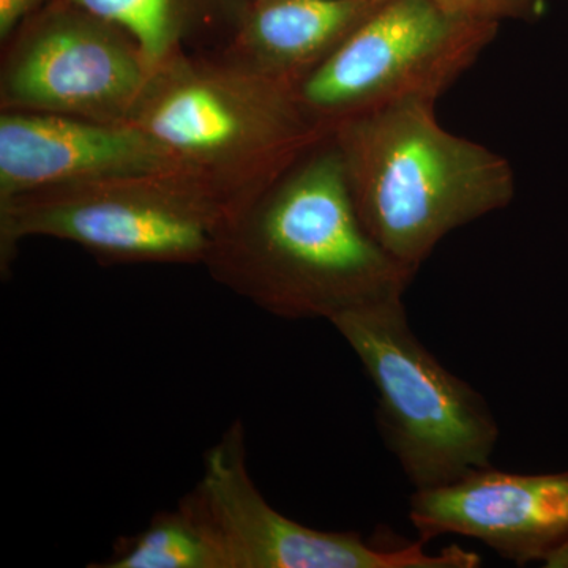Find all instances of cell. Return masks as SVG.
<instances>
[{
  "mask_svg": "<svg viewBox=\"0 0 568 568\" xmlns=\"http://www.w3.org/2000/svg\"><path fill=\"white\" fill-rule=\"evenodd\" d=\"M204 267L283 320H327L403 298L414 272L366 231L331 133L244 201Z\"/></svg>",
  "mask_w": 568,
  "mask_h": 568,
  "instance_id": "cell-1",
  "label": "cell"
},
{
  "mask_svg": "<svg viewBox=\"0 0 568 568\" xmlns=\"http://www.w3.org/2000/svg\"><path fill=\"white\" fill-rule=\"evenodd\" d=\"M436 104L405 100L331 130L366 231L414 274L446 235L517 193L511 164L444 129Z\"/></svg>",
  "mask_w": 568,
  "mask_h": 568,
  "instance_id": "cell-2",
  "label": "cell"
},
{
  "mask_svg": "<svg viewBox=\"0 0 568 568\" xmlns=\"http://www.w3.org/2000/svg\"><path fill=\"white\" fill-rule=\"evenodd\" d=\"M235 209L327 136L295 89L183 51L153 70L129 122Z\"/></svg>",
  "mask_w": 568,
  "mask_h": 568,
  "instance_id": "cell-3",
  "label": "cell"
},
{
  "mask_svg": "<svg viewBox=\"0 0 568 568\" xmlns=\"http://www.w3.org/2000/svg\"><path fill=\"white\" fill-rule=\"evenodd\" d=\"M234 205L192 174L52 186L0 201V264L26 239L84 248L103 264H203Z\"/></svg>",
  "mask_w": 568,
  "mask_h": 568,
  "instance_id": "cell-4",
  "label": "cell"
},
{
  "mask_svg": "<svg viewBox=\"0 0 568 568\" xmlns=\"http://www.w3.org/2000/svg\"><path fill=\"white\" fill-rule=\"evenodd\" d=\"M331 324L372 381L381 433L414 489L491 466L499 426L487 399L422 345L403 298L343 313Z\"/></svg>",
  "mask_w": 568,
  "mask_h": 568,
  "instance_id": "cell-5",
  "label": "cell"
},
{
  "mask_svg": "<svg viewBox=\"0 0 568 568\" xmlns=\"http://www.w3.org/2000/svg\"><path fill=\"white\" fill-rule=\"evenodd\" d=\"M497 22L450 13L435 0H387L295 88L324 132L405 100L440 99L473 69Z\"/></svg>",
  "mask_w": 568,
  "mask_h": 568,
  "instance_id": "cell-6",
  "label": "cell"
},
{
  "mask_svg": "<svg viewBox=\"0 0 568 568\" xmlns=\"http://www.w3.org/2000/svg\"><path fill=\"white\" fill-rule=\"evenodd\" d=\"M179 504L211 541L220 568H476L481 562L458 545L439 555L420 538L386 547L361 534L328 532L287 518L250 476L245 426L239 420L209 448L203 476Z\"/></svg>",
  "mask_w": 568,
  "mask_h": 568,
  "instance_id": "cell-7",
  "label": "cell"
},
{
  "mask_svg": "<svg viewBox=\"0 0 568 568\" xmlns=\"http://www.w3.org/2000/svg\"><path fill=\"white\" fill-rule=\"evenodd\" d=\"M2 47L0 111L126 123L155 70L125 32L62 0Z\"/></svg>",
  "mask_w": 568,
  "mask_h": 568,
  "instance_id": "cell-8",
  "label": "cell"
},
{
  "mask_svg": "<svg viewBox=\"0 0 568 568\" xmlns=\"http://www.w3.org/2000/svg\"><path fill=\"white\" fill-rule=\"evenodd\" d=\"M409 519L420 540L462 536L517 566L541 562L568 540V470L515 474L491 466L416 489Z\"/></svg>",
  "mask_w": 568,
  "mask_h": 568,
  "instance_id": "cell-9",
  "label": "cell"
},
{
  "mask_svg": "<svg viewBox=\"0 0 568 568\" xmlns=\"http://www.w3.org/2000/svg\"><path fill=\"white\" fill-rule=\"evenodd\" d=\"M166 173L192 174L132 123L0 111V201L52 186Z\"/></svg>",
  "mask_w": 568,
  "mask_h": 568,
  "instance_id": "cell-10",
  "label": "cell"
},
{
  "mask_svg": "<svg viewBox=\"0 0 568 568\" xmlns=\"http://www.w3.org/2000/svg\"><path fill=\"white\" fill-rule=\"evenodd\" d=\"M387 0H252L234 11L227 65L297 88Z\"/></svg>",
  "mask_w": 568,
  "mask_h": 568,
  "instance_id": "cell-11",
  "label": "cell"
},
{
  "mask_svg": "<svg viewBox=\"0 0 568 568\" xmlns=\"http://www.w3.org/2000/svg\"><path fill=\"white\" fill-rule=\"evenodd\" d=\"M121 29L153 69L185 51L193 22L204 13L201 0H62Z\"/></svg>",
  "mask_w": 568,
  "mask_h": 568,
  "instance_id": "cell-12",
  "label": "cell"
},
{
  "mask_svg": "<svg viewBox=\"0 0 568 568\" xmlns=\"http://www.w3.org/2000/svg\"><path fill=\"white\" fill-rule=\"evenodd\" d=\"M93 568H220V559L192 515L178 504L153 515L145 529L115 541Z\"/></svg>",
  "mask_w": 568,
  "mask_h": 568,
  "instance_id": "cell-13",
  "label": "cell"
},
{
  "mask_svg": "<svg viewBox=\"0 0 568 568\" xmlns=\"http://www.w3.org/2000/svg\"><path fill=\"white\" fill-rule=\"evenodd\" d=\"M450 13L474 20L500 22L534 21L544 13L547 0H435Z\"/></svg>",
  "mask_w": 568,
  "mask_h": 568,
  "instance_id": "cell-14",
  "label": "cell"
},
{
  "mask_svg": "<svg viewBox=\"0 0 568 568\" xmlns=\"http://www.w3.org/2000/svg\"><path fill=\"white\" fill-rule=\"evenodd\" d=\"M50 2L51 0H0V41L2 44L13 36L22 22Z\"/></svg>",
  "mask_w": 568,
  "mask_h": 568,
  "instance_id": "cell-15",
  "label": "cell"
},
{
  "mask_svg": "<svg viewBox=\"0 0 568 568\" xmlns=\"http://www.w3.org/2000/svg\"><path fill=\"white\" fill-rule=\"evenodd\" d=\"M544 567L568 568V540L562 545V547L556 549V551L545 560Z\"/></svg>",
  "mask_w": 568,
  "mask_h": 568,
  "instance_id": "cell-16",
  "label": "cell"
},
{
  "mask_svg": "<svg viewBox=\"0 0 568 568\" xmlns=\"http://www.w3.org/2000/svg\"><path fill=\"white\" fill-rule=\"evenodd\" d=\"M252 2V0H201L203 3L204 10H209V7L215 6H226L227 9L235 10L241 9L245 3Z\"/></svg>",
  "mask_w": 568,
  "mask_h": 568,
  "instance_id": "cell-17",
  "label": "cell"
}]
</instances>
